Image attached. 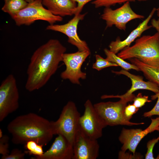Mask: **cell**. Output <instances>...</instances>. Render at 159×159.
<instances>
[{"label": "cell", "instance_id": "obj_4", "mask_svg": "<svg viewBox=\"0 0 159 159\" xmlns=\"http://www.w3.org/2000/svg\"><path fill=\"white\" fill-rule=\"evenodd\" d=\"M135 97L133 94L126 98H120L117 102H100L95 104L94 106L98 115L106 126L143 125L144 124V122H131L127 120L124 115V110L127 103L133 101Z\"/></svg>", "mask_w": 159, "mask_h": 159}, {"label": "cell", "instance_id": "obj_22", "mask_svg": "<svg viewBox=\"0 0 159 159\" xmlns=\"http://www.w3.org/2000/svg\"><path fill=\"white\" fill-rule=\"evenodd\" d=\"M95 59V62L93 64L92 67L98 71L109 67L118 66L116 64L109 61L99 54L96 55Z\"/></svg>", "mask_w": 159, "mask_h": 159}, {"label": "cell", "instance_id": "obj_1", "mask_svg": "<svg viewBox=\"0 0 159 159\" xmlns=\"http://www.w3.org/2000/svg\"><path fill=\"white\" fill-rule=\"evenodd\" d=\"M66 48L57 39H51L33 53L27 70L26 89L32 92L41 88L57 71Z\"/></svg>", "mask_w": 159, "mask_h": 159}, {"label": "cell", "instance_id": "obj_39", "mask_svg": "<svg viewBox=\"0 0 159 159\" xmlns=\"http://www.w3.org/2000/svg\"><path fill=\"white\" fill-rule=\"evenodd\" d=\"M4 0L5 2H6L8 1L9 0Z\"/></svg>", "mask_w": 159, "mask_h": 159}, {"label": "cell", "instance_id": "obj_16", "mask_svg": "<svg viewBox=\"0 0 159 159\" xmlns=\"http://www.w3.org/2000/svg\"><path fill=\"white\" fill-rule=\"evenodd\" d=\"M62 61L66 67V69L60 74L62 79L68 80L73 84L80 85V80L86 79V73L81 70L82 65L71 58L68 53L64 54Z\"/></svg>", "mask_w": 159, "mask_h": 159}, {"label": "cell", "instance_id": "obj_32", "mask_svg": "<svg viewBox=\"0 0 159 159\" xmlns=\"http://www.w3.org/2000/svg\"><path fill=\"white\" fill-rule=\"evenodd\" d=\"M74 1L77 2V11L74 15H78L80 14V12L84 6L88 2L93 0H72Z\"/></svg>", "mask_w": 159, "mask_h": 159}, {"label": "cell", "instance_id": "obj_25", "mask_svg": "<svg viewBox=\"0 0 159 159\" xmlns=\"http://www.w3.org/2000/svg\"><path fill=\"white\" fill-rule=\"evenodd\" d=\"M9 140V136L6 135L0 138V154L1 156L7 155L10 153Z\"/></svg>", "mask_w": 159, "mask_h": 159}, {"label": "cell", "instance_id": "obj_23", "mask_svg": "<svg viewBox=\"0 0 159 159\" xmlns=\"http://www.w3.org/2000/svg\"><path fill=\"white\" fill-rule=\"evenodd\" d=\"M135 0H95L91 2L95 8L110 7L117 4H121L126 2H134Z\"/></svg>", "mask_w": 159, "mask_h": 159}, {"label": "cell", "instance_id": "obj_10", "mask_svg": "<svg viewBox=\"0 0 159 159\" xmlns=\"http://www.w3.org/2000/svg\"><path fill=\"white\" fill-rule=\"evenodd\" d=\"M86 13L74 15L67 23L63 24H49L46 27L47 30L62 33L68 37V42L75 46L79 51H90L86 42L82 40L77 32V26L80 21L82 20Z\"/></svg>", "mask_w": 159, "mask_h": 159}, {"label": "cell", "instance_id": "obj_2", "mask_svg": "<svg viewBox=\"0 0 159 159\" xmlns=\"http://www.w3.org/2000/svg\"><path fill=\"white\" fill-rule=\"evenodd\" d=\"M7 128L11 135L12 142L16 145H24L33 141L45 146L56 135L53 121L32 112L16 117Z\"/></svg>", "mask_w": 159, "mask_h": 159}, {"label": "cell", "instance_id": "obj_8", "mask_svg": "<svg viewBox=\"0 0 159 159\" xmlns=\"http://www.w3.org/2000/svg\"><path fill=\"white\" fill-rule=\"evenodd\" d=\"M144 18L143 16L138 14L133 11L129 1L114 10L110 7H105L101 16V18L106 21V28L115 25L119 29L124 31L126 29L127 24L130 21Z\"/></svg>", "mask_w": 159, "mask_h": 159}, {"label": "cell", "instance_id": "obj_36", "mask_svg": "<svg viewBox=\"0 0 159 159\" xmlns=\"http://www.w3.org/2000/svg\"><path fill=\"white\" fill-rule=\"evenodd\" d=\"M156 11H157V16L159 17V8L157 9Z\"/></svg>", "mask_w": 159, "mask_h": 159}, {"label": "cell", "instance_id": "obj_33", "mask_svg": "<svg viewBox=\"0 0 159 159\" xmlns=\"http://www.w3.org/2000/svg\"><path fill=\"white\" fill-rule=\"evenodd\" d=\"M151 24L152 27L155 28L159 34V18L158 20L155 19H152Z\"/></svg>", "mask_w": 159, "mask_h": 159}, {"label": "cell", "instance_id": "obj_28", "mask_svg": "<svg viewBox=\"0 0 159 159\" xmlns=\"http://www.w3.org/2000/svg\"><path fill=\"white\" fill-rule=\"evenodd\" d=\"M159 141V136L157 138H153L149 141L147 144V150L145 155V159H154L153 149L155 145Z\"/></svg>", "mask_w": 159, "mask_h": 159}, {"label": "cell", "instance_id": "obj_35", "mask_svg": "<svg viewBox=\"0 0 159 159\" xmlns=\"http://www.w3.org/2000/svg\"><path fill=\"white\" fill-rule=\"evenodd\" d=\"M28 3H29L32 2L35 0H25Z\"/></svg>", "mask_w": 159, "mask_h": 159}, {"label": "cell", "instance_id": "obj_7", "mask_svg": "<svg viewBox=\"0 0 159 159\" xmlns=\"http://www.w3.org/2000/svg\"><path fill=\"white\" fill-rule=\"evenodd\" d=\"M16 80L10 74L1 82L0 86V121L15 112L19 107V94Z\"/></svg>", "mask_w": 159, "mask_h": 159}, {"label": "cell", "instance_id": "obj_6", "mask_svg": "<svg viewBox=\"0 0 159 159\" xmlns=\"http://www.w3.org/2000/svg\"><path fill=\"white\" fill-rule=\"evenodd\" d=\"M80 116L75 103L68 101L63 107L59 118L54 121L55 134L62 135L73 145L79 129Z\"/></svg>", "mask_w": 159, "mask_h": 159}, {"label": "cell", "instance_id": "obj_37", "mask_svg": "<svg viewBox=\"0 0 159 159\" xmlns=\"http://www.w3.org/2000/svg\"><path fill=\"white\" fill-rule=\"evenodd\" d=\"M155 130L159 132V126L156 128Z\"/></svg>", "mask_w": 159, "mask_h": 159}, {"label": "cell", "instance_id": "obj_14", "mask_svg": "<svg viewBox=\"0 0 159 159\" xmlns=\"http://www.w3.org/2000/svg\"><path fill=\"white\" fill-rule=\"evenodd\" d=\"M112 73L117 74H122L125 75L131 80L132 85L130 88L125 94L122 95H103L101 98L102 99L107 98H126L132 95L133 93L138 90H146L150 91L155 94L159 91V86L150 81L146 82L143 80L142 77L136 75L129 72L127 71L122 69L119 71L112 70Z\"/></svg>", "mask_w": 159, "mask_h": 159}, {"label": "cell", "instance_id": "obj_15", "mask_svg": "<svg viewBox=\"0 0 159 159\" xmlns=\"http://www.w3.org/2000/svg\"><path fill=\"white\" fill-rule=\"evenodd\" d=\"M156 10V8H153L147 17L133 30L124 40L121 41L120 38L118 37L115 41L111 42L109 46V50L116 54L124 48L130 46L131 43L140 37L144 31L152 27V25H148V24Z\"/></svg>", "mask_w": 159, "mask_h": 159}, {"label": "cell", "instance_id": "obj_24", "mask_svg": "<svg viewBox=\"0 0 159 159\" xmlns=\"http://www.w3.org/2000/svg\"><path fill=\"white\" fill-rule=\"evenodd\" d=\"M90 51H79L68 53L69 56L80 65H82L86 58L90 54Z\"/></svg>", "mask_w": 159, "mask_h": 159}, {"label": "cell", "instance_id": "obj_3", "mask_svg": "<svg viewBox=\"0 0 159 159\" xmlns=\"http://www.w3.org/2000/svg\"><path fill=\"white\" fill-rule=\"evenodd\" d=\"M117 55L124 60L136 58L146 64L159 66V33L137 39L133 45L124 48Z\"/></svg>", "mask_w": 159, "mask_h": 159}, {"label": "cell", "instance_id": "obj_30", "mask_svg": "<svg viewBox=\"0 0 159 159\" xmlns=\"http://www.w3.org/2000/svg\"><path fill=\"white\" fill-rule=\"evenodd\" d=\"M139 108L136 107L133 104H129L125 107L124 114L126 119L130 121L132 115L139 110Z\"/></svg>", "mask_w": 159, "mask_h": 159}, {"label": "cell", "instance_id": "obj_17", "mask_svg": "<svg viewBox=\"0 0 159 159\" xmlns=\"http://www.w3.org/2000/svg\"><path fill=\"white\" fill-rule=\"evenodd\" d=\"M43 6L53 14L61 16L75 15L76 3L72 0H41Z\"/></svg>", "mask_w": 159, "mask_h": 159}, {"label": "cell", "instance_id": "obj_38", "mask_svg": "<svg viewBox=\"0 0 159 159\" xmlns=\"http://www.w3.org/2000/svg\"><path fill=\"white\" fill-rule=\"evenodd\" d=\"M137 0L139 1H146L148 0Z\"/></svg>", "mask_w": 159, "mask_h": 159}, {"label": "cell", "instance_id": "obj_13", "mask_svg": "<svg viewBox=\"0 0 159 159\" xmlns=\"http://www.w3.org/2000/svg\"><path fill=\"white\" fill-rule=\"evenodd\" d=\"M49 149L40 157L32 159H73V145L63 135H57Z\"/></svg>", "mask_w": 159, "mask_h": 159}, {"label": "cell", "instance_id": "obj_27", "mask_svg": "<svg viewBox=\"0 0 159 159\" xmlns=\"http://www.w3.org/2000/svg\"><path fill=\"white\" fill-rule=\"evenodd\" d=\"M26 153L24 151L17 148L12 150L8 155L1 156V159H24L25 158Z\"/></svg>", "mask_w": 159, "mask_h": 159}, {"label": "cell", "instance_id": "obj_31", "mask_svg": "<svg viewBox=\"0 0 159 159\" xmlns=\"http://www.w3.org/2000/svg\"><path fill=\"white\" fill-rule=\"evenodd\" d=\"M118 158L119 159H142L143 157L138 153L132 155L121 150L119 153Z\"/></svg>", "mask_w": 159, "mask_h": 159}, {"label": "cell", "instance_id": "obj_18", "mask_svg": "<svg viewBox=\"0 0 159 159\" xmlns=\"http://www.w3.org/2000/svg\"><path fill=\"white\" fill-rule=\"evenodd\" d=\"M132 64L136 65L149 81L159 86V65L153 66L146 64L136 58L128 59Z\"/></svg>", "mask_w": 159, "mask_h": 159}, {"label": "cell", "instance_id": "obj_40", "mask_svg": "<svg viewBox=\"0 0 159 159\" xmlns=\"http://www.w3.org/2000/svg\"><path fill=\"white\" fill-rule=\"evenodd\" d=\"M157 158H156V159H159V155H158V157H157Z\"/></svg>", "mask_w": 159, "mask_h": 159}, {"label": "cell", "instance_id": "obj_20", "mask_svg": "<svg viewBox=\"0 0 159 159\" xmlns=\"http://www.w3.org/2000/svg\"><path fill=\"white\" fill-rule=\"evenodd\" d=\"M28 4L25 0H9L5 2L1 10L11 17L16 12L25 8Z\"/></svg>", "mask_w": 159, "mask_h": 159}, {"label": "cell", "instance_id": "obj_21", "mask_svg": "<svg viewBox=\"0 0 159 159\" xmlns=\"http://www.w3.org/2000/svg\"><path fill=\"white\" fill-rule=\"evenodd\" d=\"M43 145L34 141H30L24 145L25 148L26 149L24 152L26 154L32 155L34 157H40L44 153L43 149Z\"/></svg>", "mask_w": 159, "mask_h": 159}, {"label": "cell", "instance_id": "obj_29", "mask_svg": "<svg viewBox=\"0 0 159 159\" xmlns=\"http://www.w3.org/2000/svg\"><path fill=\"white\" fill-rule=\"evenodd\" d=\"M133 104L137 107L139 108L144 106L146 102H150L151 100L148 99V96H143L141 93H139L135 96L133 100Z\"/></svg>", "mask_w": 159, "mask_h": 159}, {"label": "cell", "instance_id": "obj_34", "mask_svg": "<svg viewBox=\"0 0 159 159\" xmlns=\"http://www.w3.org/2000/svg\"><path fill=\"white\" fill-rule=\"evenodd\" d=\"M3 135V134L2 131L1 129H0V138H1Z\"/></svg>", "mask_w": 159, "mask_h": 159}, {"label": "cell", "instance_id": "obj_5", "mask_svg": "<svg viewBox=\"0 0 159 159\" xmlns=\"http://www.w3.org/2000/svg\"><path fill=\"white\" fill-rule=\"evenodd\" d=\"M18 26L29 25L37 20H43L49 24L63 20L62 17L55 15L44 7L41 0L28 3L24 9L11 17Z\"/></svg>", "mask_w": 159, "mask_h": 159}, {"label": "cell", "instance_id": "obj_11", "mask_svg": "<svg viewBox=\"0 0 159 159\" xmlns=\"http://www.w3.org/2000/svg\"><path fill=\"white\" fill-rule=\"evenodd\" d=\"M150 125L145 129H127L123 128L119 137V140L122 144L121 150L125 152L128 150L135 154L136 148L141 140L148 133L155 130L159 126V116L151 118Z\"/></svg>", "mask_w": 159, "mask_h": 159}, {"label": "cell", "instance_id": "obj_19", "mask_svg": "<svg viewBox=\"0 0 159 159\" xmlns=\"http://www.w3.org/2000/svg\"><path fill=\"white\" fill-rule=\"evenodd\" d=\"M106 56V59L110 62L116 64L124 69L128 71L133 69L137 71H140L139 69L136 65L125 61L124 59L120 57L110 50L105 48L104 50Z\"/></svg>", "mask_w": 159, "mask_h": 159}, {"label": "cell", "instance_id": "obj_12", "mask_svg": "<svg viewBox=\"0 0 159 159\" xmlns=\"http://www.w3.org/2000/svg\"><path fill=\"white\" fill-rule=\"evenodd\" d=\"M99 147L97 140L88 136L79 127L73 143V159H96Z\"/></svg>", "mask_w": 159, "mask_h": 159}, {"label": "cell", "instance_id": "obj_26", "mask_svg": "<svg viewBox=\"0 0 159 159\" xmlns=\"http://www.w3.org/2000/svg\"><path fill=\"white\" fill-rule=\"evenodd\" d=\"M157 98L156 104L150 110L145 112L143 116L145 117H150L153 115H157L159 116V91L151 96V99L154 100Z\"/></svg>", "mask_w": 159, "mask_h": 159}, {"label": "cell", "instance_id": "obj_9", "mask_svg": "<svg viewBox=\"0 0 159 159\" xmlns=\"http://www.w3.org/2000/svg\"><path fill=\"white\" fill-rule=\"evenodd\" d=\"M85 110L80 116L79 126L80 129L90 138L97 140L102 135V130L106 126L96 112L94 105L88 99L84 105Z\"/></svg>", "mask_w": 159, "mask_h": 159}]
</instances>
